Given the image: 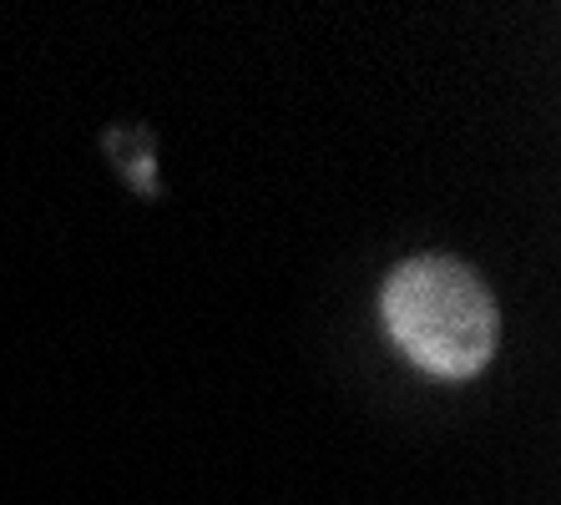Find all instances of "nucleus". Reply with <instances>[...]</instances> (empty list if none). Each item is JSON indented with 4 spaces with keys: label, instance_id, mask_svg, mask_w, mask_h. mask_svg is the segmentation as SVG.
I'll use <instances>...</instances> for the list:
<instances>
[{
    "label": "nucleus",
    "instance_id": "f257e3e1",
    "mask_svg": "<svg viewBox=\"0 0 561 505\" xmlns=\"http://www.w3.org/2000/svg\"><path fill=\"white\" fill-rule=\"evenodd\" d=\"M390 338L435 379L481 375L501 344L491 288L456 259H410L385 284Z\"/></svg>",
    "mask_w": 561,
    "mask_h": 505
}]
</instances>
